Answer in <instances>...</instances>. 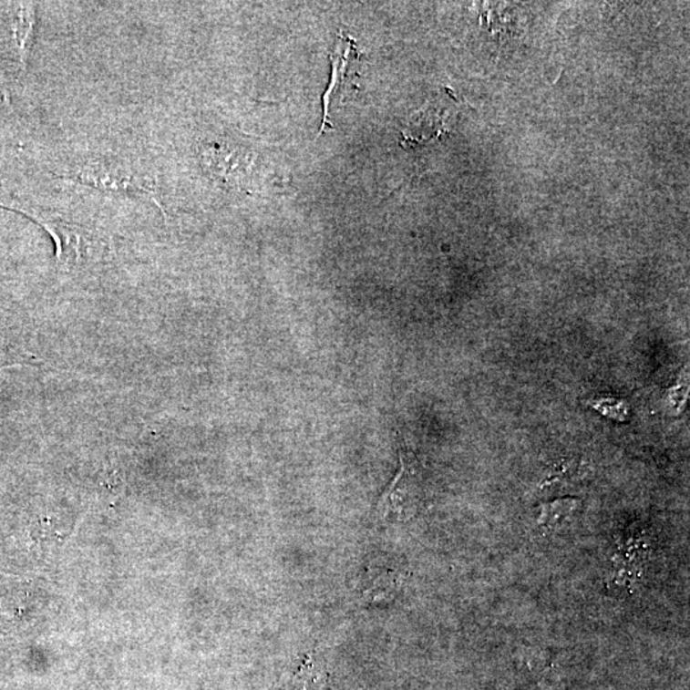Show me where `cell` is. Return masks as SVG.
<instances>
[{
  "label": "cell",
  "mask_w": 690,
  "mask_h": 690,
  "mask_svg": "<svg viewBox=\"0 0 690 690\" xmlns=\"http://www.w3.org/2000/svg\"><path fill=\"white\" fill-rule=\"evenodd\" d=\"M46 229L56 244V257L68 267H82L100 259L105 251L100 238L94 232L68 222L44 221L39 216H28Z\"/></svg>",
  "instance_id": "6da1fadb"
},
{
  "label": "cell",
  "mask_w": 690,
  "mask_h": 690,
  "mask_svg": "<svg viewBox=\"0 0 690 690\" xmlns=\"http://www.w3.org/2000/svg\"><path fill=\"white\" fill-rule=\"evenodd\" d=\"M69 178L84 186L110 192L152 195L155 191L154 180L133 173L122 165L88 163L72 171Z\"/></svg>",
  "instance_id": "7a4b0ae2"
},
{
  "label": "cell",
  "mask_w": 690,
  "mask_h": 690,
  "mask_svg": "<svg viewBox=\"0 0 690 690\" xmlns=\"http://www.w3.org/2000/svg\"><path fill=\"white\" fill-rule=\"evenodd\" d=\"M203 167L210 176L229 187L241 189L247 183L252 158L246 150L231 142H211L201 150Z\"/></svg>",
  "instance_id": "3957f363"
},
{
  "label": "cell",
  "mask_w": 690,
  "mask_h": 690,
  "mask_svg": "<svg viewBox=\"0 0 690 690\" xmlns=\"http://www.w3.org/2000/svg\"><path fill=\"white\" fill-rule=\"evenodd\" d=\"M340 41H342V43L336 46L335 52L330 57L333 62V81L332 84H330L329 90L324 95V107H325L324 109H325V114H324V124L321 132L325 129L326 124L333 127V124H330L329 122V109L330 107H332L333 101L335 100V98H339L340 90H345V85L346 82V75H348L349 56L355 53V46H353V41L349 39V37H346V39L345 37H342Z\"/></svg>",
  "instance_id": "277c9868"
},
{
  "label": "cell",
  "mask_w": 690,
  "mask_h": 690,
  "mask_svg": "<svg viewBox=\"0 0 690 690\" xmlns=\"http://www.w3.org/2000/svg\"><path fill=\"white\" fill-rule=\"evenodd\" d=\"M580 499L564 498L543 502L540 507L539 524L547 528L562 527L571 523L581 510Z\"/></svg>",
  "instance_id": "5b68a950"
},
{
  "label": "cell",
  "mask_w": 690,
  "mask_h": 690,
  "mask_svg": "<svg viewBox=\"0 0 690 690\" xmlns=\"http://www.w3.org/2000/svg\"><path fill=\"white\" fill-rule=\"evenodd\" d=\"M325 677L324 664H321L316 657L307 656L295 674L294 684L298 690H316L325 683Z\"/></svg>",
  "instance_id": "8992f818"
},
{
  "label": "cell",
  "mask_w": 690,
  "mask_h": 690,
  "mask_svg": "<svg viewBox=\"0 0 690 690\" xmlns=\"http://www.w3.org/2000/svg\"><path fill=\"white\" fill-rule=\"evenodd\" d=\"M594 409L599 410L606 417L624 422L628 418V407L624 400L616 397H601L591 402Z\"/></svg>",
  "instance_id": "52a82bcc"
},
{
  "label": "cell",
  "mask_w": 690,
  "mask_h": 690,
  "mask_svg": "<svg viewBox=\"0 0 690 690\" xmlns=\"http://www.w3.org/2000/svg\"><path fill=\"white\" fill-rule=\"evenodd\" d=\"M396 588V582L393 578V574H385L383 577L375 581L374 586L370 590L366 591L365 594L371 596L374 600L387 599L391 593H394Z\"/></svg>",
  "instance_id": "ba28073f"
},
{
  "label": "cell",
  "mask_w": 690,
  "mask_h": 690,
  "mask_svg": "<svg viewBox=\"0 0 690 690\" xmlns=\"http://www.w3.org/2000/svg\"><path fill=\"white\" fill-rule=\"evenodd\" d=\"M28 12H30V8L24 9V14L20 15V21H18L17 24V30H15L18 44H20V47L22 49V52L24 53L25 50H26L27 40L28 37H30L31 31H33L34 25L33 18L30 17L31 15H28Z\"/></svg>",
  "instance_id": "9c48e42d"
}]
</instances>
